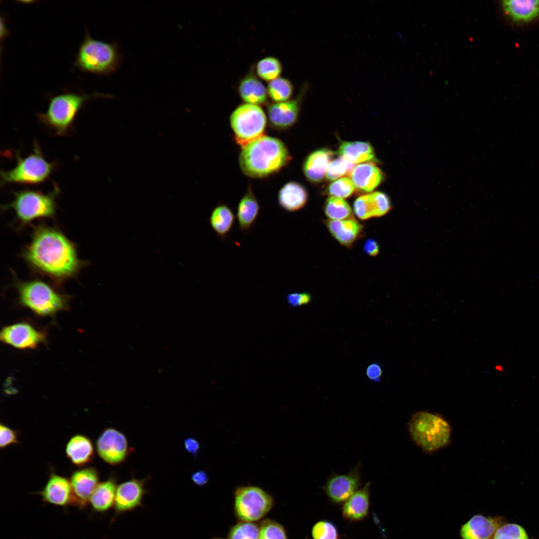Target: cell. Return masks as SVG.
Listing matches in <instances>:
<instances>
[{
  "label": "cell",
  "instance_id": "cell-18",
  "mask_svg": "<svg viewBox=\"0 0 539 539\" xmlns=\"http://www.w3.org/2000/svg\"><path fill=\"white\" fill-rule=\"evenodd\" d=\"M349 175L355 188L364 193L372 191L384 179V175L381 170L371 162L354 166Z\"/></svg>",
  "mask_w": 539,
  "mask_h": 539
},
{
  "label": "cell",
  "instance_id": "cell-20",
  "mask_svg": "<svg viewBox=\"0 0 539 539\" xmlns=\"http://www.w3.org/2000/svg\"><path fill=\"white\" fill-rule=\"evenodd\" d=\"M370 483H366L344 502L342 512L345 519L357 521L367 515L370 505Z\"/></svg>",
  "mask_w": 539,
  "mask_h": 539
},
{
  "label": "cell",
  "instance_id": "cell-9",
  "mask_svg": "<svg viewBox=\"0 0 539 539\" xmlns=\"http://www.w3.org/2000/svg\"><path fill=\"white\" fill-rule=\"evenodd\" d=\"M267 118L260 106L244 103L231 114L230 122L237 143L241 148L263 136Z\"/></svg>",
  "mask_w": 539,
  "mask_h": 539
},
{
  "label": "cell",
  "instance_id": "cell-1",
  "mask_svg": "<svg viewBox=\"0 0 539 539\" xmlns=\"http://www.w3.org/2000/svg\"><path fill=\"white\" fill-rule=\"evenodd\" d=\"M24 257L32 267L55 278L71 276L80 267L73 244L62 233L51 228L40 227L36 230Z\"/></svg>",
  "mask_w": 539,
  "mask_h": 539
},
{
  "label": "cell",
  "instance_id": "cell-15",
  "mask_svg": "<svg viewBox=\"0 0 539 539\" xmlns=\"http://www.w3.org/2000/svg\"><path fill=\"white\" fill-rule=\"evenodd\" d=\"M69 481L72 492L71 505L83 509L89 503L99 484L98 473L93 467L82 468L73 472Z\"/></svg>",
  "mask_w": 539,
  "mask_h": 539
},
{
  "label": "cell",
  "instance_id": "cell-35",
  "mask_svg": "<svg viewBox=\"0 0 539 539\" xmlns=\"http://www.w3.org/2000/svg\"><path fill=\"white\" fill-rule=\"evenodd\" d=\"M354 167V164L340 156L329 164L325 177L328 181H334L342 176L349 174Z\"/></svg>",
  "mask_w": 539,
  "mask_h": 539
},
{
  "label": "cell",
  "instance_id": "cell-29",
  "mask_svg": "<svg viewBox=\"0 0 539 539\" xmlns=\"http://www.w3.org/2000/svg\"><path fill=\"white\" fill-rule=\"evenodd\" d=\"M337 152L340 156L354 164L376 161L374 149L367 142L342 141Z\"/></svg>",
  "mask_w": 539,
  "mask_h": 539
},
{
  "label": "cell",
  "instance_id": "cell-42",
  "mask_svg": "<svg viewBox=\"0 0 539 539\" xmlns=\"http://www.w3.org/2000/svg\"><path fill=\"white\" fill-rule=\"evenodd\" d=\"M18 443L16 432L4 424L0 426V447L4 448L10 445Z\"/></svg>",
  "mask_w": 539,
  "mask_h": 539
},
{
  "label": "cell",
  "instance_id": "cell-27",
  "mask_svg": "<svg viewBox=\"0 0 539 539\" xmlns=\"http://www.w3.org/2000/svg\"><path fill=\"white\" fill-rule=\"evenodd\" d=\"M117 486L113 477L98 484L89 502L93 511L104 513L114 507Z\"/></svg>",
  "mask_w": 539,
  "mask_h": 539
},
{
  "label": "cell",
  "instance_id": "cell-2",
  "mask_svg": "<svg viewBox=\"0 0 539 539\" xmlns=\"http://www.w3.org/2000/svg\"><path fill=\"white\" fill-rule=\"evenodd\" d=\"M241 148L240 167L242 172L251 178H264L273 175L291 159L281 140L265 135Z\"/></svg>",
  "mask_w": 539,
  "mask_h": 539
},
{
  "label": "cell",
  "instance_id": "cell-25",
  "mask_svg": "<svg viewBox=\"0 0 539 539\" xmlns=\"http://www.w3.org/2000/svg\"><path fill=\"white\" fill-rule=\"evenodd\" d=\"M325 225L331 235L340 244L350 246L359 237L362 225L354 218L343 220H327Z\"/></svg>",
  "mask_w": 539,
  "mask_h": 539
},
{
  "label": "cell",
  "instance_id": "cell-44",
  "mask_svg": "<svg viewBox=\"0 0 539 539\" xmlns=\"http://www.w3.org/2000/svg\"><path fill=\"white\" fill-rule=\"evenodd\" d=\"M365 373L369 380L374 382H379L382 378L383 369L379 363L373 362L368 365Z\"/></svg>",
  "mask_w": 539,
  "mask_h": 539
},
{
  "label": "cell",
  "instance_id": "cell-37",
  "mask_svg": "<svg viewBox=\"0 0 539 539\" xmlns=\"http://www.w3.org/2000/svg\"><path fill=\"white\" fill-rule=\"evenodd\" d=\"M368 195L374 217L384 216L390 211L391 204L386 194L381 192H374Z\"/></svg>",
  "mask_w": 539,
  "mask_h": 539
},
{
  "label": "cell",
  "instance_id": "cell-19",
  "mask_svg": "<svg viewBox=\"0 0 539 539\" xmlns=\"http://www.w3.org/2000/svg\"><path fill=\"white\" fill-rule=\"evenodd\" d=\"M334 156L331 150L323 148L310 153L303 163V172L306 178L313 183L321 182L328 166Z\"/></svg>",
  "mask_w": 539,
  "mask_h": 539
},
{
  "label": "cell",
  "instance_id": "cell-30",
  "mask_svg": "<svg viewBox=\"0 0 539 539\" xmlns=\"http://www.w3.org/2000/svg\"><path fill=\"white\" fill-rule=\"evenodd\" d=\"M235 220V216L231 208L220 203L212 210L209 218L211 226L220 239L224 240L230 232Z\"/></svg>",
  "mask_w": 539,
  "mask_h": 539
},
{
  "label": "cell",
  "instance_id": "cell-28",
  "mask_svg": "<svg viewBox=\"0 0 539 539\" xmlns=\"http://www.w3.org/2000/svg\"><path fill=\"white\" fill-rule=\"evenodd\" d=\"M238 92L245 103L260 106L267 103V88L252 73H249L241 80Z\"/></svg>",
  "mask_w": 539,
  "mask_h": 539
},
{
  "label": "cell",
  "instance_id": "cell-13",
  "mask_svg": "<svg viewBox=\"0 0 539 539\" xmlns=\"http://www.w3.org/2000/svg\"><path fill=\"white\" fill-rule=\"evenodd\" d=\"M1 341L20 349H33L46 341V334L30 324L19 322L4 327L1 330Z\"/></svg>",
  "mask_w": 539,
  "mask_h": 539
},
{
  "label": "cell",
  "instance_id": "cell-21",
  "mask_svg": "<svg viewBox=\"0 0 539 539\" xmlns=\"http://www.w3.org/2000/svg\"><path fill=\"white\" fill-rule=\"evenodd\" d=\"M308 194L301 184L294 181L285 184L277 195L279 206L288 212H294L302 209L306 204Z\"/></svg>",
  "mask_w": 539,
  "mask_h": 539
},
{
  "label": "cell",
  "instance_id": "cell-47",
  "mask_svg": "<svg viewBox=\"0 0 539 539\" xmlns=\"http://www.w3.org/2000/svg\"><path fill=\"white\" fill-rule=\"evenodd\" d=\"M191 479L198 486H204L209 480L208 475L204 471H198L193 473Z\"/></svg>",
  "mask_w": 539,
  "mask_h": 539
},
{
  "label": "cell",
  "instance_id": "cell-34",
  "mask_svg": "<svg viewBox=\"0 0 539 539\" xmlns=\"http://www.w3.org/2000/svg\"><path fill=\"white\" fill-rule=\"evenodd\" d=\"M354 191L351 180L347 177H342L330 183L324 192L330 196L343 199L350 197Z\"/></svg>",
  "mask_w": 539,
  "mask_h": 539
},
{
  "label": "cell",
  "instance_id": "cell-38",
  "mask_svg": "<svg viewBox=\"0 0 539 539\" xmlns=\"http://www.w3.org/2000/svg\"><path fill=\"white\" fill-rule=\"evenodd\" d=\"M313 539H339L337 528L332 522L322 520L316 523L311 530Z\"/></svg>",
  "mask_w": 539,
  "mask_h": 539
},
{
  "label": "cell",
  "instance_id": "cell-26",
  "mask_svg": "<svg viewBox=\"0 0 539 539\" xmlns=\"http://www.w3.org/2000/svg\"><path fill=\"white\" fill-rule=\"evenodd\" d=\"M65 452L73 464L81 467L92 461L94 451L91 440L87 437L79 434L69 439L66 445Z\"/></svg>",
  "mask_w": 539,
  "mask_h": 539
},
{
  "label": "cell",
  "instance_id": "cell-43",
  "mask_svg": "<svg viewBox=\"0 0 539 539\" xmlns=\"http://www.w3.org/2000/svg\"><path fill=\"white\" fill-rule=\"evenodd\" d=\"M288 305L291 307H298L307 305L311 300V295L308 292H292L286 296Z\"/></svg>",
  "mask_w": 539,
  "mask_h": 539
},
{
  "label": "cell",
  "instance_id": "cell-32",
  "mask_svg": "<svg viewBox=\"0 0 539 539\" xmlns=\"http://www.w3.org/2000/svg\"><path fill=\"white\" fill-rule=\"evenodd\" d=\"M268 96L274 102H280L290 99L293 87L287 79L279 77L270 82L267 86Z\"/></svg>",
  "mask_w": 539,
  "mask_h": 539
},
{
  "label": "cell",
  "instance_id": "cell-23",
  "mask_svg": "<svg viewBox=\"0 0 539 539\" xmlns=\"http://www.w3.org/2000/svg\"><path fill=\"white\" fill-rule=\"evenodd\" d=\"M499 523L494 519L476 515L463 526L460 534L463 539H491L499 529Z\"/></svg>",
  "mask_w": 539,
  "mask_h": 539
},
{
  "label": "cell",
  "instance_id": "cell-46",
  "mask_svg": "<svg viewBox=\"0 0 539 539\" xmlns=\"http://www.w3.org/2000/svg\"><path fill=\"white\" fill-rule=\"evenodd\" d=\"M184 446L189 453L195 456L200 449V443L197 440L193 438H188L184 440Z\"/></svg>",
  "mask_w": 539,
  "mask_h": 539
},
{
  "label": "cell",
  "instance_id": "cell-48",
  "mask_svg": "<svg viewBox=\"0 0 539 539\" xmlns=\"http://www.w3.org/2000/svg\"><path fill=\"white\" fill-rule=\"evenodd\" d=\"M220 539V538H215V539Z\"/></svg>",
  "mask_w": 539,
  "mask_h": 539
},
{
  "label": "cell",
  "instance_id": "cell-41",
  "mask_svg": "<svg viewBox=\"0 0 539 539\" xmlns=\"http://www.w3.org/2000/svg\"><path fill=\"white\" fill-rule=\"evenodd\" d=\"M353 210L356 216L360 220H365L373 217L368 194L362 195L355 200Z\"/></svg>",
  "mask_w": 539,
  "mask_h": 539
},
{
  "label": "cell",
  "instance_id": "cell-12",
  "mask_svg": "<svg viewBox=\"0 0 539 539\" xmlns=\"http://www.w3.org/2000/svg\"><path fill=\"white\" fill-rule=\"evenodd\" d=\"M361 484L360 465L348 473L332 474L326 480L323 490L331 502H345L358 489Z\"/></svg>",
  "mask_w": 539,
  "mask_h": 539
},
{
  "label": "cell",
  "instance_id": "cell-6",
  "mask_svg": "<svg viewBox=\"0 0 539 539\" xmlns=\"http://www.w3.org/2000/svg\"><path fill=\"white\" fill-rule=\"evenodd\" d=\"M20 303L40 316H53L67 307V299L46 283L34 280L17 286Z\"/></svg>",
  "mask_w": 539,
  "mask_h": 539
},
{
  "label": "cell",
  "instance_id": "cell-39",
  "mask_svg": "<svg viewBox=\"0 0 539 539\" xmlns=\"http://www.w3.org/2000/svg\"><path fill=\"white\" fill-rule=\"evenodd\" d=\"M259 539H287L283 527L270 520L262 522L260 527Z\"/></svg>",
  "mask_w": 539,
  "mask_h": 539
},
{
  "label": "cell",
  "instance_id": "cell-3",
  "mask_svg": "<svg viewBox=\"0 0 539 539\" xmlns=\"http://www.w3.org/2000/svg\"><path fill=\"white\" fill-rule=\"evenodd\" d=\"M121 61L122 54L116 43L95 39L86 31L73 64L84 72L108 75L117 70Z\"/></svg>",
  "mask_w": 539,
  "mask_h": 539
},
{
  "label": "cell",
  "instance_id": "cell-45",
  "mask_svg": "<svg viewBox=\"0 0 539 539\" xmlns=\"http://www.w3.org/2000/svg\"><path fill=\"white\" fill-rule=\"evenodd\" d=\"M363 250L367 255L375 257L379 253V246L376 240L370 239L364 243Z\"/></svg>",
  "mask_w": 539,
  "mask_h": 539
},
{
  "label": "cell",
  "instance_id": "cell-31",
  "mask_svg": "<svg viewBox=\"0 0 539 539\" xmlns=\"http://www.w3.org/2000/svg\"><path fill=\"white\" fill-rule=\"evenodd\" d=\"M325 215L332 220H343L353 218V213L348 203L342 198L329 197L324 206Z\"/></svg>",
  "mask_w": 539,
  "mask_h": 539
},
{
  "label": "cell",
  "instance_id": "cell-36",
  "mask_svg": "<svg viewBox=\"0 0 539 539\" xmlns=\"http://www.w3.org/2000/svg\"><path fill=\"white\" fill-rule=\"evenodd\" d=\"M260 527L252 522H243L234 526L229 539H259Z\"/></svg>",
  "mask_w": 539,
  "mask_h": 539
},
{
  "label": "cell",
  "instance_id": "cell-16",
  "mask_svg": "<svg viewBox=\"0 0 539 539\" xmlns=\"http://www.w3.org/2000/svg\"><path fill=\"white\" fill-rule=\"evenodd\" d=\"M304 89L297 97L292 99L274 102L268 105L267 112L271 126L278 130L287 129L298 119Z\"/></svg>",
  "mask_w": 539,
  "mask_h": 539
},
{
  "label": "cell",
  "instance_id": "cell-11",
  "mask_svg": "<svg viewBox=\"0 0 539 539\" xmlns=\"http://www.w3.org/2000/svg\"><path fill=\"white\" fill-rule=\"evenodd\" d=\"M96 446L99 457L111 465L123 462L130 452L125 436L113 428L103 431L96 441Z\"/></svg>",
  "mask_w": 539,
  "mask_h": 539
},
{
  "label": "cell",
  "instance_id": "cell-7",
  "mask_svg": "<svg viewBox=\"0 0 539 539\" xmlns=\"http://www.w3.org/2000/svg\"><path fill=\"white\" fill-rule=\"evenodd\" d=\"M16 164L11 170L0 172V184H38L46 180L54 168V164L44 159L36 142L33 152L22 158L16 155Z\"/></svg>",
  "mask_w": 539,
  "mask_h": 539
},
{
  "label": "cell",
  "instance_id": "cell-24",
  "mask_svg": "<svg viewBox=\"0 0 539 539\" xmlns=\"http://www.w3.org/2000/svg\"><path fill=\"white\" fill-rule=\"evenodd\" d=\"M260 208L252 189L249 187L237 207L236 217L241 232L245 233L251 230L257 220Z\"/></svg>",
  "mask_w": 539,
  "mask_h": 539
},
{
  "label": "cell",
  "instance_id": "cell-40",
  "mask_svg": "<svg viewBox=\"0 0 539 539\" xmlns=\"http://www.w3.org/2000/svg\"><path fill=\"white\" fill-rule=\"evenodd\" d=\"M493 539H529L525 530L520 526L506 524L499 528Z\"/></svg>",
  "mask_w": 539,
  "mask_h": 539
},
{
  "label": "cell",
  "instance_id": "cell-14",
  "mask_svg": "<svg viewBox=\"0 0 539 539\" xmlns=\"http://www.w3.org/2000/svg\"><path fill=\"white\" fill-rule=\"evenodd\" d=\"M146 481V479H131L117 486L114 506L115 517L142 506L147 493Z\"/></svg>",
  "mask_w": 539,
  "mask_h": 539
},
{
  "label": "cell",
  "instance_id": "cell-10",
  "mask_svg": "<svg viewBox=\"0 0 539 539\" xmlns=\"http://www.w3.org/2000/svg\"><path fill=\"white\" fill-rule=\"evenodd\" d=\"M272 497L256 486H242L235 492V509L243 522L257 521L264 517L273 505Z\"/></svg>",
  "mask_w": 539,
  "mask_h": 539
},
{
  "label": "cell",
  "instance_id": "cell-22",
  "mask_svg": "<svg viewBox=\"0 0 539 539\" xmlns=\"http://www.w3.org/2000/svg\"><path fill=\"white\" fill-rule=\"evenodd\" d=\"M501 6L505 14L516 22H528L539 16V0H503Z\"/></svg>",
  "mask_w": 539,
  "mask_h": 539
},
{
  "label": "cell",
  "instance_id": "cell-17",
  "mask_svg": "<svg viewBox=\"0 0 539 539\" xmlns=\"http://www.w3.org/2000/svg\"><path fill=\"white\" fill-rule=\"evenodd\" d=\"M46 503L64 507L71 504L72 492L69 480L51 473L45 486L39 492Z\"/></svg>",
  "mask_w": 539,
  "mask_h": 539
},
{
  "label": "cell",
  "instance_id": "cell-4",
  "mask_svg": "<svg viewBox=\"0 0 539 539\" xmlns=\"http://www.w3.org/2000/svg\"><path fill=\"white\" fill-rule=\"evenodd\" d=\"M412 441L423 451L431 453L447 446L451 436V427L441 415L427 411L413 414L408 423Z\"/></svg>",
  "mask_w": 539,
  "mask_h": 539
},
{
  "label": "cell",
  "instance_id": "cell-5",
  "mask_svg": "<svg viewBox=\"0 0 539 539\" xmlns=\"http://www.w3.org/2000/svg\"><path fill=\"white\" fill-rule=\"evenodd\" d=\"M103 96L98 92L88 94L65 92L51 97L46 111L37 113L36 116L42 123L56 134L66 135L83 105L92 98Z\"/></svg>",
  "mask_w": 539,
  "mask_h": 539
},
{
  "label": "cell",
  "instance_id": "cell-33",
  "mask_svg": "<svg viewBox=\"0 0 539 539\" xmlns=\"http://www.w3.org/2000/svg\"><path fill=\"white\" fill-rule=\"evenodd\" d=\"M281 71L280 62L272 56L263 58L258 62L256 66V72L259 77L269 82L279 77Z\"/></svg>",
  "mask_w": 539,
  "mask_h": 539
},
{
  "label": "cell",
  "instance_id": "cell-8",
  "mask_svg": "<svg viewBox=\"0 0 539 539\" xmlns=\"http://www.w3.org/2000/svg\"><path fill=\"white\" fill-rule=\"evenodd\" d=\"M59 190L56 185L52 192L45 194L40 191L23 189L14 193V198L7 207L14 211L23 223L35 219L52 217L55 212V197Z\"/></svg>",
  "mask_w": 539,
  "mask_h": 539
}]
</instances>
